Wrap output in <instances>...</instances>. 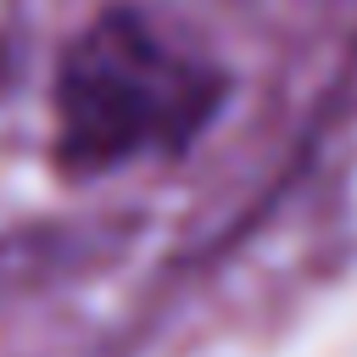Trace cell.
Here are the masks:
<instances>
[{"label": "cell", "mask_w": 357, "mask_h": 357, "mask_svg": "<svg viewBox=\"0 0 357 357\" xmlns=\"http://www.w3.org/2000/svg\"><path fill=\"white\" fill-rule=\"evenodd\" d=\"M212 106V78L128 11L100 17L61 61V162L89 173L151 145H178Z\"/></svg>", "instance_id": "obj_1"}]
</instances>
